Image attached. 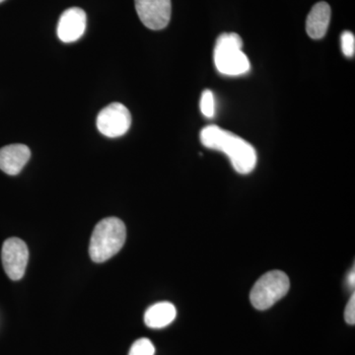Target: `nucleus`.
Segmentation results:
<instances>
[{
	"label": "nucleus",
	"instance_id": "obj_3",
	"mask_svg": "<svg viewBox=\"0 0 355 355\" xmlns=\"http://www.w3.org/2000/svg\"><path fill=\"white\" fill-rule=\"evenodd\" d=\"M242 46V38L236 33H224L217 38L214 58L220 73L238 76L249 71L251 64Z\"/></svg>",
	"mask_w": 355,
	"mask_h": 355
},
{
	"label": "nucleus",
	"instance_id": "obj_12",
	"mask_svg": "<svg viewBox=\"0 0 355 355\" xmlns=\"http://www.w3.org/2000/svg\"><path fill=\"white\" fill-rule=\"evenodd\" d=\"M200 111L207 118H214L216 114V99L211 91H203L200 98Z\"/></svg>",
	"mask_w": 355,
	"mask_h": 355
},
{
	"label": "nucleus",
	"instance_id": "obj_10",
	"mask_svg": "<svg viewBox=\"0 0 355 355\" xmlns=\"http://www.w3.org/2000/svg\"><path fill=\"white\" fill-rule=\"evenodd\" d=\"M331 21V7L327 2H318L311 9L307 21L306 31L310 38L319 40L324 38L328 31Z\"/></svg>",
	"mask_w": 355,
	"mask_h": 355
},
{
	"label": "nucleus",
	"instance_id": "obj_7",
	"mask_svg": "<svg viewBox=\"0 0 355 355\" xmlns=\"http://www.w3.org/2000/svg\"><path fill=\"white\" fill-rule=\"evenodd\" d=\"M142 24L150 30H162L171 19V0H135Z\"/></svg>",
	"mask_w": 355,
	"mask_h": 355
},
{
	"label": "nucleus",
	"instance_id": "obj_11",
	"mask_svg": "<svg viewBox=\"0 0 355 355\" xmlns=\"http://www.w3.org/2000/svg\"><path fill=\"white\" fill-rule=\"evenodd\" d=\"M176 307L170 302L156 303L144 314V323L148 328L163 329L176 319Z\"/></svg>",
	"mask_w": 355,
	"mask_h": 355
},
{
	"label": "nucleus",
	"instance_id": "obj_15",
	"mask_svg": "<svg viewBox=\"0 0 355 355\" xmlns=\"http://www.w3.org/2000/svg\"><path fill=\"white\" fill-rule=\"evenodd\" d=\"M345 319L349 324H355V294H352L345 311Z\"/></svg>",
	"mask_w": 355,
	"mask_h": 355
},
{
	"label": "nucleus",
	"instance_id": "obj_1",
	"mask_svg": "<svg viewBox=\"0 0 355 355\" xmlns=\"http://www.w3.org/2000/svg\"><path fill=\"white\" fill-rule=\"evenodd\" d=\"M200 141L207 148L226 154L239 174H250L256 168L258 161L256 149L235 133L217 125H207L200 132Z\"/></svg>",
	"mask_w": 355,
	"mask_h": 355
},
{
	"label": "nucleus",
	"instance_id": "obj_9",
	"mask_svg": "<svg viewBox=\"0 0 355 355\" xmlns=\"http://www.w3.org/2000/svg\"><path fill=\"white\" fill-rule=\"evenodd\" d=\"M31 157L29 147L24 144H11L0 149V170L6 174H19Z\"/></svg>",
	"mask_w": 355,
	"mask_h": 355
},
{
	"label": "nucleus",
	"instance_id": "obj_8",
	"mask_svg": "<svg viewBox=\"0 0 355 355\" xmlns=\"http://www.w3.org/2000/svg\"><path fill=\"white\" fill-rule=\"evenodd\" d=\"M86 25H87V16L83 9L79 7L67 9L58 20L57 29L58 39L64 43H73L83 36Z\"/></svg>",
	"mask_w": 355,
	"mask_h": 355
},
{
	"label": "nucleus",
	"instance_id": "obj_14",
	"mask_svg": "<svg viewBox=\"0 0 355 355\" xmlns=\"http://www.w3.org/2000/svg\"><path fill=\"white\" fill-rule=\"evenodd\" d=\"M342 51L343 55L347 58H354L355 53V36L354 33L345 31L343 33Z\"/></svg>",
	"mask_w": 355,
	"mask_h": 355
},
{
	"label": "nucleus",
	"instance_id": "obj_2",
	"mask_svg": "<svg viewBox=\"0 0 355 355\" xmlns=\"http://www.w3.org/2000/svg\"><path fill=\"white\" fill-rule=\"evenodd\" d=\"M127 238L125 223L116 217L103 219L96 225L89 246L91 259L95 263H104L123 248Z\"/></svg>",
	"mask_w": 355,
	"mask_h": 355
},
{
	"label": "nucleus",
	"instance_id": "obj_6",
	"mask_svg": "<svg viewBox=\"0 0 355 355\" xmlns=\"http://www.w3.org/2000/svg\"><path fill=\"white\" fill-rule=\"evenodd\" d=\"M1 259L9 279L19 280L24 277L29 260V250L19 238H9L2 246Z\"/></svg>",
	"mask_w": 355,
	"mask_h": 355
},
{
	"label": "nucleus",
	"instance_id": "obj_13",
	"mask_svg": "<svg viewBox=\"0 0 355 355\" xmlns=\"http://www.w3.org/2000/svg\"><path fill=\"white\" fill-rule=\"evenodd\" d=\"M155 354V347L150 340L148 338H139L135 340L130 347L128 355H154Z\"/></svg>",
	"mask_w": 355,
	"mask_h": 355
},
{
	"label": "nucleus",
	"instance_id": "obj_17",
	"mask_svg": "<svg viewBox=\"0 0 355 355\" xmlns=\"http://www.w3.org/2000/svg\"><path fill=\"white\" fill-rule=\"evenodd\" d=\"M4 0H0V3H1V2H3Z\"/></svg>",
	"mask_w": 355,
	"mask_h": 355
},
{
	"label": "nucleus",
	"instance_id": "obj_4",
	"mask_svg": "<svg viewBox=\"0 0 355 355\" xmlns=\"http://www.w3.org/2000/svg\"><path fill=\"white\" fill-rule=\"evenodd\" d=\"M291 288V280L286 272L272 270L254 284L250 294L252 305L257 310H268L284 297Z\"/></svg>",
	"mask_w": 355,
	"mask_h": 355
},
{
	"label": "nucleus",
	"instance_id": "obj_16",
	"mask_svg": "<svg viewBox=\"0 0 355 355\" xmlns=\"http://www.w3.org/2000/svg\"><path fill=\"white\" fill-rule=\"evenodd\" d=\"M355 284V275L354 270H352V272L349 273V277H347V284L349 286L354 287Z\"/></svg>",
	"mask_w": 355,
	"mask_h": 355
},
{
	"label": "nucleus",
	"instance_id": "obj_5",
	"mask_svg": "<svg viewBox=\"0 0 355 355\" xmlns=\"http://www.w3.org/2000/svg\"><path fill=\"white\" fill-rule=\"evenodd\" d=\"M97 128L105 137L116 139L125 135L132 125V114L125 105L112 103L97 116Z\"/></svg>",
	"mask_w": 355,
	"mask_h": 355
}]
</instances>
